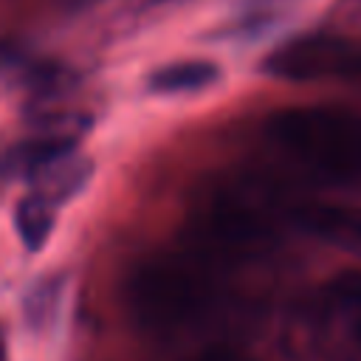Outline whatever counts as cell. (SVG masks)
Instances as JSON below:
<instances>
[{
	"label": "cell",
	"mask_w": 361,
	"mask_h": 361,
	"mask_svg": "<svg viewBox=\"0 0 361 361\" xmlns=\"http://www.w3.org/2000/svg\"><path fill=\"white\" fill-rule=\"evenodd\" d=\"M268 141L305 172L341 186H361V113L336 104L276 110Z\"/></svg>",
	"instance_id": "1"
},
{
	"label": "cell",
	"mask_w": 361,
	"mask_h": 361,
	"mask_svg": "<svg viewBox=\"0 0 361 361\" xmlns=\"http://www.w3.org/2000/svg\"><path fill=\"white\" fill-rule=\"evenodd\" d=\"M293 361H361V276L347 274L307 299L285 327Z\"/></svg>",
	"instance_id": "2"
},
{
	"label": "cell",
	"mask_w": 361,
	"mask_h": 361,
	"mask_svg": "<svg viewBox=\"0 0 361 361\" xmlns=\"http://www.w3.org/2000/svg\"><path fill=\"white\" fill-rule=\"evenodd\" d=\"M206 282L178 262H152L133 279V305L147 324L178 327L206 307Z\"/></svg>",
	"instance_id": "3"
},
{
	"label": "cell",
	"mask_w": 361,
	"mask_h": 361,
	"mask_svg": "<svg viewBox=\"0 0 361 361\" xmlns=\"http://www.w3.org/2000/svg\"><path fill=\"white\" fill-rule=\"evenodd\" d=\"M361 48L336 34H305L265 56V71L282 79H353Z\"/></svg>",
	"instance_id": "4"
},
{
	"label": "cell",
	"mask_w": 361,
	"mask_h": 361,
	"mask_svg": "<svg viewBox=\"0 0 361 361\" xmlns=\"http://www.w3.org/2000/svg\"><path fill=\"white\" fill-rule=\"evenodd\" d=\"M293 220L319 240H327L347 251H361V206L310 203L299 206L293 212Z\"/></svg>",
	"instance_id": "5"
},
{
	"label": "cell",
	"mask_w": 361,
	"mask_h": 361,
	"mask_svg": "<svg viewBox=\"0 0 361 361\" xmlns=\"http://www.w3.org/2000/svg\"><path fill=\"white\" fill-rule=\"evenodd\" d=\"M220 79V68L209 59H183V62H169L158 68L149 76V90L152 93H197Z\"/></svg>",
	"instance_id": "6"
},
{
	"label": "cell",
	"mask_w": 361,
	"mask_h": 361,
	"mask_svg": "<svg viewBox=\"0 0 361 361\" xmlns=\"http://www.w3.org/2000/svg\"><path fill=\"white\" fill-rule=\"evenodd\" d=\"M14 223H17V231H20V240L25 243V248L39 251L45 245V240L51 237V228H54V209L39 195L23 197L17 203Z\"/></svg>",
	"instance_id": "7"
},
{
	"label": "cell",
	"mask_w": 361,
	"mask_h": 361,
	"mask_svg": "<svg viewBox=\"0 0 361 361\" xmlns=\"http://www.w3.org/2000/svg\"><path fill=\"white\" fill-rule=\"evenodd\" d=\"M186 361H257L254 355H248L245 350H237V347H228V344H220V347H209V350H200L195 353L192 358Z\"/></svg>",
	"instance_id": "8"
},
{
	"label": "cell",
	"mask_w": 361,
	"mask_h": 361,
	"mask_svg": "<svg viewBox=\"0 0 361 361\" xmlns=\"http://www.w3.org/2000/svg\"><path fill=\"white\" fill-rule=\"evenodd\" d=\"M353 79H358V82H361V54H358V65H355V73H353Z\"/></svg>",
	"instance_id": "9"
},
{
	"label": "cell",
	"mask_w": 361,
	"mask_h": 361,
	"mask_svg": "<svg viewBox=\"0 0 361 361\" xmlns=\"http://www.w3.org/2000/svg\"><path fill=\"white\" fill-rule=\"evenodd\" d=\"M0 361H6V341H3V336H0Z\"/></svg>",
	"instance_id": "10"
}]
</instances>
